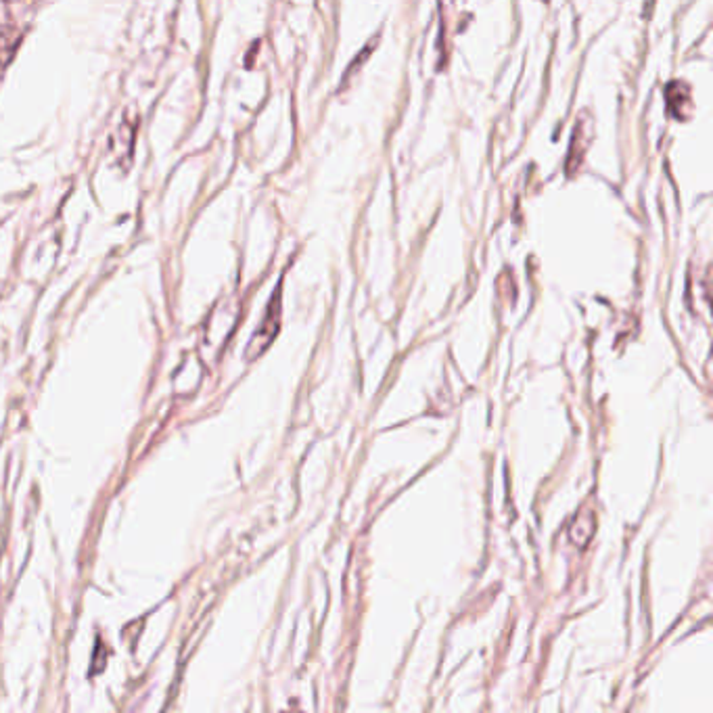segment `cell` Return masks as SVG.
I'll list each match as a JSON object with an SVG mask.
<instances>
[{
	"instance_id": "obj_1",
	"label": "cell",
	"mask_w": 713,
	"mask_h": 713,
	"mask_svg": "<svg viewBox=\"0 0 713 713\" xmlns=\"http://www.w3.org/2000/svg\"><path fill=\"white\" fill-rule=\"evenodd\" d=\"M281 297V289H277L275 293V299H272V304L268 305V314H266V321L264 324L259 326L256 337H253V342L249 345V358H258L259 354H264V350L268 348L272 343V339L277 335V329H278V314H281V302H277V299Z\"/></svg>"
}]
</instances>
